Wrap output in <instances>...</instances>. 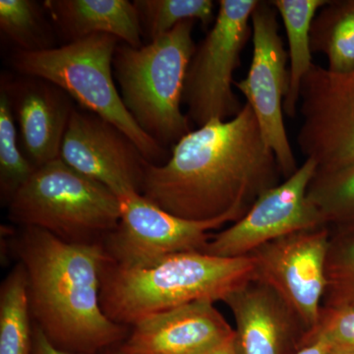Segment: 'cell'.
<instances>
[{"mask_svg": "<svg viewBox=\"0 0 354 354\" xmlns=\"http://www.w3.org/2000/svg\"><path fill=\"white\" fill-rule=\"evenodd\" d=\"M327 354H354V348L346 346H330Z\"/></svg>", "mask_w": 354, "mask_h": 354, "instance_id": "cell-30", "label": "cell"}, {"mask_svg": "<svg viewBox=\"0 0 354 354\" xmlns=\"http://www.w3.org/2000/svg\"><path fill=\"white\" fill-rule=\"evenodd\" d=\"M59 158L118 198L141 194L150 164L122 130L87 109L77 108L65 132Z\"/></svg>", "mask_w": 354, "mask_h": 354, "instance_id": "cell-13", "label": "cell"}, {"mask_svg": "<svg viewBox=\"0 0 354 354\" xmlns=\"http://www.w3.org/2000/svg\"><path fill=\"white\" fill-rule=\"evenodd\" d=\"M328 0H272L281 16L288 37L290 85L283 102V113L297 116L299 108L300 88L304 77L313 65L311 27L318 11Z\"/></svg>", "mask_w": 354, "mask_h": 354, "instance_id": "cell-18", "label": "cell"}, {"mask_svg": "<svg viewBox=\"0 0 354 354\" xmlns=\"http://www.w3.org/2000/svg\"><path fill=\"white\" fill-rule=\"evenodd\" d=\"M196 21H184L141 48L118 44L113 74L121 99L139 127L169 150L192 131L181 111L184 81L197 44Z\"/></svg>", "mask_w": 354, "mask_h": 354, "instance_id": "cell-4", "label": "cell"}, {"mask_svg": "<svg viewBox=\"0 0 354 354\" xmlns=\"http://www.w3.org/2000/svg\"><path fill=\"white\" fill-rule=\"evenodd\" d=\"M120 346L121 344H120V346H113V348L106 349V351H102V353H104V354H125Z\"/></svg>", "mask_w": 354, "mask_h": 354, "instance_id": "cell-31", "label": "cell"}, {"mask_svg": "<svg viewBox=\"0 0 354 354\" xmlns=\"http://www.w3.org/2000/svg\"><path fill=\"white\" fill-rule=\"evenodd\" d=\"M120 43L111 35H93L50 50H14L9 64L17 73L39 77L62 88L81 109L127 134L150 164H165L171 152L139 127L114 83L113 58Z\"/></svg>", "mask_w": 354, "mask_h": 354, "instance_id": "cell-5", "label": "cell"}, {"mask_svg": "<svg viewBox=\"0 0 354 354\" xmlns=\"http://www.w3.org/2000/svg\"><path fill=\"white\" fill-rule=\"evenodd\" d=\"M37 171L23 153L17 127L8 100L0 93V198L8 206L11 200Z\"/></svg>", "mask_w": 354, "mask_h": 354, "instance_id": "cell-24", "label": "cell"}, {"mask_svg": "<svg viewBox=\"0 0 354 354\" xmlns=\"http://www.w3.org/2000/svg\"><path fill=\"white\" fill-rule=\"evenodd\" d=\"M332 344L322 337L304 339L295 354H327Z\"/></svg>", "mask_w": 354, "mask_h": 354, "instance_id": "cell-28", "label": "cell"}, {"mask_svg": "<svg viewBox=\"0 0 354 354\" xmlns=\"http://www.w3.org/2000/svg\"><path fill=\"white\" fill-rule=\"evenodd\" d=\"M118 227L102 241L109 263L135 269L180 252L200 251L212 239V230L239 220L227 215L216 220H184L160 209L139 193L120 197Z\"/></svg>", "mask_w": 354, "mask_h": 354, "instance_id": "cell-8", "label": "cell"}, {"mask_svg": "<svg viewBox=\"0 0 354 354\" xmlns=\"http://www.w3.org/2000/svg\"><path fill=\"white\" fill-rule=\"evenodd\" d=\"M307 195L332 234H354V164L317 171Z\"/></svg>", "mask_w": 354, "mask_h": 354, "instance_id": "cell-21", "label": "cell"}, {"mask_svg": "<svg viewBox=\"0 0 354 354\" xmlns=\"http://www.w3.org/2000/svg\"><path fill=\"white\" fill-rule=\"evenodd\" d=\"M31 315L27 274L18 263L0 288V354H32Z\"/></svg>", "mask_w": 354, "mask_h": 354, "instance_id": "cell-20", "label": "cell"}, {"mask_svg": "<svg viewBox=\"0 0 354 354\" xmlns=\"http://www.w3.org/2000/svg\"><path fill=\"white\" fill-rule=\"evenodd\" d=\"M44 6L34 0H0L2 36L22 51L55 48L53 27L44 16Z\"/></svg>", "mask_w": 354, "mask_h": 354, "instance_id": "cell-22", "label": "cell"}, {"mask_svg": "<svg viewBox=\"0 0 354 354\" xmlns=\"http://www.w3.org/2000/svg\"><path fill=\"white\" fill-rule=\"evenodd\" d=\"M22 227L12 248L27 274L32 317L48 341L79 354L122 344L128 327L113 322L101 305L108 260L102 242L70 243L41 228Z\"/></svg>", "mask_w": 354, "mask_h": 354, "instance_id": "cell-2", "label": "cell"}, {"mask_svg": "<svg viewBox=\"0 0 354 354\" xmlns=\"http://www.w3.org/2000/svg\"><path fill=\"white\" fill-rule=\"evenodd\" d=\"M278 15L271 1H258L251 15L252 62L245 78L234 81V87L253 109L265 142L276 156L281 176L286 179L299 167L283 120L290 71L288 51L279 35Z\"/></svg>", "mask_w": 354, "mask_h": 354, "instance_id": "cell-9", "label": "cell"}, {"mask_svg": "<svg viewBox=\"0 0 354 354\" xmlns=\"http://www.w3.org/2000/svg\"><path fill=\"white\" fill-rule=\"evenodd\" d=\"M201 354H237L236 348H235L234 337Z\"/></svg>", "mask_w": 354, "mask_h": 354, "instance_id": "cell-29", "label": "cell"}, {"mask_svg": "<svg viewBox=\"0 0 354 354\" xmlns=\"http://www.w3.org/2000/svg\"><path fill=\"white\" fill-rule=\"evenodd\" d=\"M316 337H322L332 346L354 348V302L322 306L316 327L302 342Z\"/></svg>", "mask_w": 354, "mask_h": 354, "instance_id": "cell-26", "label": "cell"}, {"mask_svg": "<svg viewBox=\"0 0 354 354\" xmlns=\"http://www.w3.org/2000/svg\"><path fill=\"white\" fill-rule=\"evenodd\" d=\"M283 178L248 104L230 120H214L186 134L162 165L148 164L141 194L184 220L235 215L239 220Z\"/></svg>", "mask_w": 354, "mask_h": 354, "instance_id": "cell-1", "label": "cell"}, {"mask_svg": "<svg viewBox=\"0 0 354 354\" xmlns=\"http://www.w3.org/2000/svg\"><path fill=\"white\" fill-rule=\"evenodd\" d=\"M256 278L251 255L221 258L200 251L167 256L135 269L104 263L101 305L104 314L120 325L196 301H223L227 295Z\"/></svg>", "mask_w": 354, "mask_h": 354, "instance_id": "cell-3", "label": "cell"}, {"mask_svg": "<svg viewBox=\"0 0 354 354\" xmlns=\"http://www.w3.org/2000/svg\"><path fill=\"white\" fill-rule=\"evenodd\" d=\"M0 93L12 111L23 153L37 169L57 160L74 100L62 88L39 77L3 73Z\"/></svg>", "mask_w": 354, "mask_h": 354, "instance_id": "cell-14", "label": "cell"}, {"mask_svg": "<svg viewBox=\"0 0 354 354\" xmlns=\"http://www.w3.org/2000/svg\"><path fill=\"white\" fill-rule=\"evenodd\" d=\"M297 142L317 171L354 164V69L339 73L314 64L300 88Z\"/></svg>", "mask_w": 354, "mask_h": 354, "instance_id": "cell-10", "label": "cell"}, {"mask_svg": "<svg viewBox=\"0 0 354 354\" xmlns=\"http://www.w3.org/2000/svg\"><path fill=\"white\" fill-rule=\"evenodd\" d=\"M32 354H79L67 353L53 346L43 330L35 324L32 326Z\"/></svg>", "mask_w": 354, "mask_h": 354, "instance_id": "cell-27", "label": "cell"}, {"mask_svg": "<svg viewBox=\"0 0 354 354\" xmlns=\"http://www.w3.org/2000/svg\"><path fill=\"white\" fill-rule=\"evenodd\" d=\"M43 6L66 44L106 34L132 48L144 46L138 12L128 0H46Z\"/></svg>", "mask_w": 354, "mask_h": 354, "instance_id": "cell-17", "label": "cell"}, {"mask_svg": "<svg viewBox=\"0 0 354 354\" xmlns=\"http://www.w3.org/2000/svg\"><path fill=\"white\" fill-rule=\"evenodd\" d=\"M317 169L314 160H305L292 176L265 191L241 220L213 234L203 253L243 257L286 235L325 227L307 195Z\"/></svg>", "mask_w": 354, "mask_h": 354, "instance_id": "cell-11", "label": "cell"}, {"mask_svg": "<svg viewBox=\"0 0 354 354\" xmlns=\"http://www.w3.org/2000/svg\"><path fill=\"white\" fill-rule=\"evenodd\" d=\"M121 344L125 354H201L234 337L214 302L196 301L142 319Z\"/></svg>", "mask_w": 354, "mask_h": 354, "instance_id": "cell-16", "label": "cell"}, {"mask_svg": "<svg viewBox=\"0 0 354 354\" xmlns=\"http://www.w3.org/2000/svg\"><path fill=\"white\" fill-rule=\"evenodd\" d=\"M330 236L327 227L302 230L269 242L250 254L255 259L256 278L285 300L306 335L316 327L322 309Z\"/></svg>", "mask_w": 354, "mask_h": 354, "instance_id": "cell-12", "label": "cell"}, {"mask_svg": "<svg viewBox=\"0 0 354 354\" xmlns=\"http://www.w3.org/2000/svg\"><path fill=\"white\" fill-rule=\"evenodd\" d=\"M143 34L150 41L164 36L184 21H199L205 29L215 22L212 0H135Z\"/></svg>", "mask_w": 354, "mask_h": 354, "instance_id": "cell-23", "label": "cell"}, {"mask_svg": "<svg viewBox=\"0 0 354 354\" xmlns=\"http://www.w3.org/2000/svg\"><path fill=\"white\" fill-rule=\"evenodd\" d=\"M8 209L14 223L70 243L102 242L120 218V198L60 158L37 169Z\"/></svg>", "mask_w": 354, "mask_h": 354, "instance_id": "cell-6", "label": "cell"}, {"mask_svg": "<svg viewBox=\"0 0 354 354\" xmlns=\"http://www.w3.org/2000/svg\"><path fill=\"white\" fill-rule=\"evenodd\" d=\"M326 276L322 306L354 302V234H332Z\"/></svg>", "mask_w": 354, "mask_h": 354, "instance_id": "cell-25", "label": "cell"}, {"mask_svg": "<svg viewBox=\"0 0 354 354\" xmlns=\"http://www.w3.org/2000/svg\"><path fill=\"white\" fill-rule=\"evenodd\" d=\"M234 317L237 354H295L306 335L304 326L277 291L250 279L223 300Z\"/></svg>", "mask_w": 354, "mask_h": 354, "instance_id": "cell-15", "label": "cell"}, {"mask_svg": "<svg viewBox=\"0 0 354 354\" xmlns=\"http://www.w3.org/2000/svg\"><path fill=\"white\" fill-rule=\"evenodd\" d=\"M311 48L327 58L330 71L354 69V0H328L312 23Z\"/></svg>", "mask_w": 354, "mask_h": 354, "instance_id": "cell-19", "label": "cell"}, {"mask_svg": "<svg viewBox=\"0 0 354 354\" xmlns=\"http://www.w3.org/2000/svg\"><path fill=\"white\" fill-rule=\"evenodd\" d=\"M259 0H220L215 22L197 44L184 81L183 104L191 124L230 120L243 106L234 91L235 70L252 36L251 15Z\"/></svg>", "mask_w": 354, "mask_h": 354, "instance_id": "cell-7", "label": "cell"}]
</instances>
